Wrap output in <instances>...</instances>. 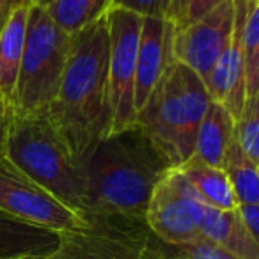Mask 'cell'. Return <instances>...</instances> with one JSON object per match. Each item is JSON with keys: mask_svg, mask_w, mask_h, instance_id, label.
Returning <instances> with one entry per match:
<instances>
[{"mask_svg": "<svg viewBox=\"0 0 259 259\" xmlns=\"http://www.w3.org/2000/svg\"><path fill=\"white\" fill-rule=\"evenodd\" d=\"M234 25V2L224 0L204 18L183 30H174V61L204 78L231 41Z\"/></svg>", "mask_w": 259, "mask_h": 259, "instance_id": "obj_10", "label": "cell"}, {"mask_svg": "<svg viewBox=\"0 0 259 259\" xmlns=\"http://www.w3.org/2000/svg\"><path fill=\"white\" fill-rule=\"evenodd\" d=\"M167 4L169 0H112V6L115 8L128 9L141 16H160V18H165Z\"/></svg>", "mask_w": 259, "mask_h": 259, "instance_id": "obj_24", "label": "cell"}, {"mask_svg": "<svg viewBox=\"0 0 259 259\" xmlns=\"http://www.w3.org/2000/svg\"><path fill=\"white\" fill-rule=\"evenodd\" d=\"M201 236L236 259H259V241L245 229L236 208L224 211L202 206Z\"/></svg>", "mask_w": 259, "mask_h": 259, "instance_id": "obj_13", "label": "cell"}, {"mask_svg": "<svg viewBox=\"0 0 259 259\" xmlns=\"http://www.w3.org/2000/svg\"><path fill=\"white\" fill-rule=\"evenodd\" d=\"M87 226L61 233L43 259H142L149 229L146 222L110 215L85 217Z\"/></svg>", "mask_w": 259, "mask_h": 259, "instance_id": "obj_6", "label": "cell"}, {"mask_svg": "<svg viewBox=\"0 0 259 259\" xmlns=\"http://www.w3.org/2000/svg\"><path fill=\"white\" fill-rule=\"evenodd\" d=\"M0 209L22 222L59 234L87 226L83 217L62 204L8 158L0 160Z\"/></svg>", "mask_w": 259, "mask_h": 259, "instance_id": "obj_8", "label": "cell"}, {"mask_svg": "<svg viewBox=\"0 0 259 259\" xmlns=\"http://www.w3.org/2000/svg\"><path fill=\"white\" fill-rule=\"evenodd\" d=\"M6 110H8V107H6V105H4V101L0 100V115L6 114Z\"/></svg>", "mask_w": 259, "mask_h": 259, "instance_id": "obj_29", "label": "cell"}, {"mask_svg": "<svg viewBox=\"0 0 259 259\" xmlns=\"http://www.w3.org/2000/svg\"><path fill=\"white\" fill-rule=\"evenodd\" d=\"M176 169L202 204L224 211H231L238 206L229 180L222 169L209 167L195 158H190Z\"/></svg>", "mask_w": 259, "mask_h": 259, "instance_id": "obj_17", "label": "cell"}, {"mask_svg": "<svg viewBox=\"0 0 259 259\" xmlns=\"http://www.w3.org/2000/svg\"><path fill=\"white\" fill-rule=\"evenodd\" d=\"M234 142L247 158L259 163V94L245 100L234 121Z\"/></svg>", "mask_w": 259, "mask_h": 259, "instance_id": "obj_22", "label": "cell"}, {"mask_svg": "<svg viewBox=\"0 0 259 259\" xmlns=\"http://www.w3.org/2000/svg\"><path fill=\"white\" fill-rule=\"evenodd\" d=\"M236 215L240 217L245 229L259 241V204H238Z\"/></svg>", "mask_w": 259, "mask_h": 259, "instance_id": "obj_25", "label": "cell"}, {"mask_svg": "<svg viewBox=\"0 0 259 259\" xmlns=\"http://www.w3.org/2000/svg\"><path fill=\"white\" fill-rule=\"evenodd\" d=\"M32 2V6H39V8H45V6H48L52 2V0H30Z\"/></svg>", "mask_w": 259, "mask_h": 259, "instance_id": "obj_28", "label": "cell"}, {"mask_svg": "<svg viewBox=\"0 0 259 259\" xmlns=\"http://www.w3.org/2000/svg\"><path fill=\"white\" fill-rule=\"evenodd\" d=\"M202 206L178 169H170L153 190L146 226L162 241L188 243L201 238Z\"/></svg>", "mask_w": 259, "mask_h": 259, "instance_id": "obj_9", "label": "cell"}, {"mask_svg": "<svg viewBox=\"0 0 259 259\" xmlns=\"http://www.w3.org/2000/svg\"><path fill=\"white\" fill-rule=\"evenodd\" d=\"M108 48L105 16L71 34L61 85L43 112L80 162L89 156L98 142L112 134Z\"/></svg>", "mask_w": 259, "mask_h": 259, "instance_id": "obj_1", "label": "cell"}, {"mask_svg": "<svg viewBox=\"0 0 259 259\" xmlns=\"http://www.w3.org/2000/svg\"><path fill=\"white\" fill-rule=\"evenodd\" d=\"M142 259H236L206 238H197L188 243H167L149 231L146 238Z\"/></svg>", "mask_w": 259, "mask_h": 259, "instance_id": "obj_20", "label": "cell"}, {"mask_svg": "<svg viewBox=\"0 0 259 259\" xmlns=\"http://www.w3.org/2000/svg\"><path fill=\"white\" fill-rule=\"evenodd\" d=\"M69 36L45 8L30 6L25 47L9 110L18 115L43 114L54 101L68 61Z\"/></svg>", "mask_w": 259, "mask_h": 259, "instance_id": "obj_5", "label": "cell"}, {"mask_svg": "<svg viewBox=\"0 0 259 259\" xmlns=\"http://www.w3.org/2000/svg\"><path fill=\"white\" fill-rule=\"evenodd\" d=\"M222 2L224 0H169L165 20L174 27V30H183L204 18Z\"/></svg>", "mask_w": 259, "mask_h": 259, "instance_id": "obj_23", "label": "cell"}, {"mask_svg": "<svg viewBox=\"0 0 259 259\" xmlns=\"http://www.w3.org/2000/svg\"><path fill=\"white\" fill-rule=\"evenodd\" d=\"M234 139V119L222 105L209 101L206 114L195 137V148L192 158L209 167L222 169L224 158Z\"/></svg>", "mask_w": 259, "mask_h": 259, "instance_id": "obj_15", "label": "cell"}, {"mask_svg": "<svg viewBox=\"0 0 259 259\" xmlns=\"http://www.w3.org/2000/svg\"><path fill=\"white\" fill-rule=\"evenodd\" d=\"M27 2H30V0H0V32L8 25L13 13L18 8H22L23 4H27Z\"/></svg>", "mask_w": 259, "mask_h": 259, "instance_id": "obj_26", "label": "cell"}, {"mask_svg": "<svg viewBox=\"0 0 259 259\" xmlns=\"http://www.w3.org/2000/svg\"><path fill=\"white\" fill-rule=\"evenodd\" d=\"M222 170L238 204H259V163L247 158L234 139L226 153Z\"/></svg>", "mask_w": 259, "mask_h": 259, "instance_id": "obj_18", "label": "cell"}, {"mask_svg": "<svg viewBox=\"0 0 259 259\" xmlns=\"http://www.w3.org/2000/svg\"><path fill=\"white\" fill-rule=\"evenodd\" d=\"M174 27L160 16H142L141 36L135 61L134 105L139 112L148 101L151 91L174 62L172 55Z\"/></svg>", "mask_w": 259, "mask_h": 259, "instance_id": "obj_12", "label": "cell"}, {"mask_svg": "<svg viewBox=\"0 0 259 259\" xmlns=\"http://www.w3.org/2000/svg\"><path fill=\"white\" fill-rule=\"evenodd\" d=\"M241 52L245 64V91L248 96L259 94V0H250L247 20L241 30Z\"/></svg>", "mask_w": 259, "mask_h": 259, "instance_id": "obj_21", "label": "cell"}, {"mask_svg": "<svg viewBox=\"0 0 259 259\" xmlns=\"http://www.w3.org/2000/svg\"><path fill=\"white\" fill-rule=\"evenodd\" d=\"M209 101L199 75L174 61L137 112V124L165 156L170 169L192 158L199 124Z\"/></svg>", "mask_w": 259, "mask_h": 259, "instance_id": "obj_4", "label": "cell"}, {"mask_svg": "<svg viewBox=\"0 0 259 259\" xmlns=\"http://www.w3.org/2000/svg\"><path fill=\"white\" fill-rule=\"evenodd\" d=\"M110 8L112 0H52L45 6V11L68 36H71L105 16Z\"/></svg>", "mask_w": 259, "mask_h": 259, "instance_id": "obj_19", "label": "cell"}, {"mask_svg": "<svg viewBox=\"0 0 259 259\" xmlns=\"http://www.w3.org/2000/svg\"><path fill=\"white\" fill-rule=\"evenodd\" d=\"M105 18H107L108 41H110L108 82H110V103L114 114L112 132H117L137 122L134 85L142 16L128 9L112 6Z\"/></svg>", "mask_w": 259, "mask_h": 259, "instance_id": "obj_7", "label": "cell"}, {"mask_svg": "<svg viewBox=\"0 0 259 259\" xmlns=\"http://www.w3.org/2000/svg\"><path fill=\"white\" fill-rule=\"evenodd\" d=\"M234 2V25L231 41L220 54L208 75L202 78L211 101L222 105L236 121L247 100L245 91V64L241 52V30L247 20L250 0H233Z\"/></svg>", "mask_w": 259, "mask_h": 259, "instance_id": "obj_11", "label": "cell"}, {"mask_svg": "<svg viewBox=\"0 0 259 259\" xmlns=\"http://www.w3.org/2000/svg\"><path fill=\"white\" fill-rule=\"evenodd\" d=\"M8 124H9V110L0 115V160L6 158V139H8Z\"/></svg>", "mask_w": 259, "mask_h": 259, "instance_id": "obj_27", "label": "cell"}, {"mask_svg": "<svg viewBox=\"0 0 259 259\" xmlns=\"http://www.w3.org/2000/svg\"><path fill=\"white\" fill-rule=\"evenodd\" d=\"M6 158L69 209L83 219L89 215L82 162L45 114L18 115L9 110Z\"/></svg>", "mask_w": 259, "mask_h": 259, "instance_id": "obj_3", "label": "cell"}, {"mask_svg": "<svg viewBox=\"0 0 259 259\" xmlns=\"http://www.w3.org/2000/svg\"><path fill=\"white\" fill-rule=\"evenodd\" d=\"M167 170L169 162L137 122L112 132L82 162L89 215L146 222L151 194Z\"/></svg>", "mask_w": 259, "mask_h": 259, "instance_id": "obj_2", "label": "cell"}, {"mask_svg": "<svg viewBox=\"0 0 259 259\" xmlns=\"http://www.w3.org/2000/svg\"><path fill=\"white\" fill-rule=\"evenodd\" d=\"M32 2L18 8L9 18L8 25L0 32V100L9 107L18 80L20 62L25 47L27 20Z\"/></svg>", "mask_w": 259, "mask_h": 259, "instance_id": "obj_16", "label": "cell"}, {"mask_svg": "<svg viewBox=\"0 0 259 259\" xmlns=\"http://www.w3.org/2000/svg\"><path fill=\"white\" fill-rule=\"evenodd\" d=\"M59 236L0 209V259H43L57 247Z\"/></svg>", "mask_w": 259, "mask_h": 259, "instance_id": "obj_14", "label": "cell"}]
</instances>
